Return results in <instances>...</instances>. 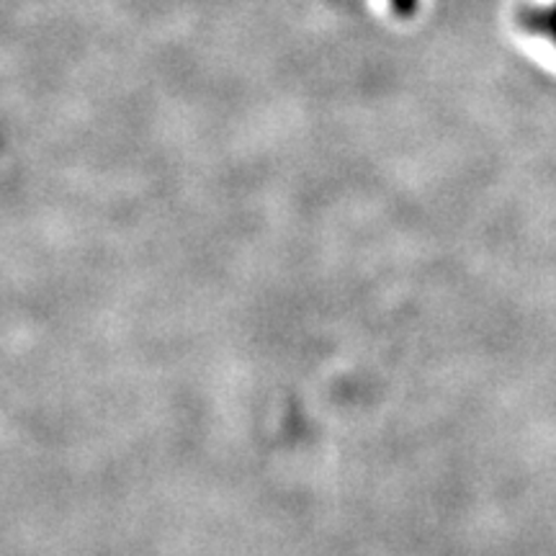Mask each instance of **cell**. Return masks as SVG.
<instances>
[{
  "mask_svg": "<svg viewBox=\"0 0 556 556\" xmlns=\"http://www.w3.org/2000/svg\"><path fill=\"white\" fill-rule=\"evenodd\" d=\"M523 24L531 26L536 34H544L556 45V3L546 5V9H531L523 16Z\"/></svg>",
  "mask_w": 556,
  "mask_h": 556,
  "instance_id": "6da1fadb",
  "label": "cell"
},
{
  "mask_svg": "<svg viewBox=\"0 0 556 556\" xmlns=\"http://www.w3.org/2000/svg\"><path fill=\"white\" fill-rule=\"evenodd\" d=\"M413 3H415V0H400L402 9H409V5H413Z\"/></svg>",
  "mask_w": 556,
  "mask_h": 556,
  "instance_id": "7a4b0ae2",
  "label": "cell"
}]
</instances>
